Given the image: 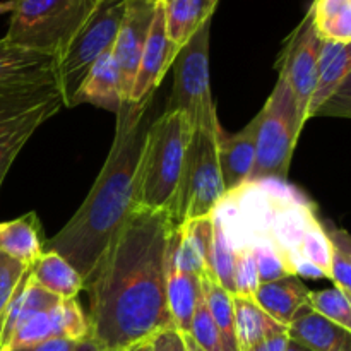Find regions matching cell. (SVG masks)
<instances>
[{"label": "cell", "mask_w": 351, "mask_h": 351, "mask_svg": "<svg viewBox=\"0 0 351 351\" xmlns=\"http://www.w3.org/2000/svg\"><path fill=\"white\" fill-rule=\"evenodd\" d=\"M77 343L69 341V339H51V341L41 343L36 346H27V348L10 350V351H75Z\"/></svg>", "instance_id": "d590c367"}, {"label": "cell", "mask_w": 351, "mask_h": 351, "mask_svg": "<svg viewBox=\"0 0 351 351\" xmlns=\"http://www.w3.org/2000/svg\"><path fill=\"white\" fill-rule=\"evenodd\" d=\"M288 345V335L285 332H278V335L271 336V338L264 339V341L257 343V345L250 346L242 351H285Z\"/></svg>", "instance_id": "e575fe53"}, {"label": "cell", "mask_w": 351, "mask_h": 351, "mask_svg": "<svg viewBox=\"0 0 351 351\" xmlns=\"http://www.w3.org/2000/svg\"><path fill=\"white\" fill-rule=\"evenodd\" d=\"M182 336H184V343H185V348H187V351H204L195 345V341L191 338V336L189 335H182Z\"/></svg>", "instance_id": "f35d334b"}, {"label": "cell", "mask_w": 351, "mask_h": 351, "mask_svg": "<svg viewBox=\"0 0 351 351\" xmlns=\"http://www.w3.org/2000/svg\"><path fill=\"white\" fill-rule=\"evenodd\" d=\"M321 47L322 38L315 31L311 10H307L304 19L285 40L276 62L278 74L287 81L293 96L302 127L307 123V106L314 93L315 81H317V62Z\"/></svg>", "instance_id": "30bf717a"}, {"label": "cell", "mask_w": 351, "mask_h": 351, "mask_svg": "<svg viewBox=\"0 0 351 351\" xmlns=\"http://www.w3.org/2000/svg\"><path fill=\"white\" fill-rule=\"evenodd\" d=\"M151 101L129 103L117 112L113 144L81 208L45 242L86 281L127 216L137 204L139 165L149 127Z\"/></svg>", "instance_id": "7a4b0ae2"}, {"label": "cell", "mask_w": 351, "mask_h": 351, "mask_svg": "<svg viewBox=\"0 0 351 351\" xmlns=\"http://www.w3.org/2000/svg\"><path fill=\"white\" fill-rule=\"evenodd\" d=\"M57 57L0 40V88L3 86H34L55 81Z\"/></svg>", "instance_id": "2e32d148"}, {"label": "cell", "mask_w": 351, "mask_h": 351, "mask_svg": "<svg viewBox=\"0 0 351 351\" xmlns=\"http://www.w3.org/2000/svg\"><path fill=\"white\" fill-rule=\"evenodd\" d=\"M343 351H351V345H348V346H346V348H345V350H343Z\"/></svg>", "instance_id": "60d3db41"}, {"label": "cell", "mask_w": 351, "mask_h": 351, "mask_svg": "<svg viewBox=\"0 0 351 351\" xmlns=\"http://www.w3.org/2000/svg\"><path fill=\"white\" fill-rule=\"evenodd\" d=\"M75 351H101L96 346V343L91 338H86L84 341H79L75 346Z\"/></svg>", "instance_id": "8d00e7d4"}, {"label": "cell", "mask_w": 351, "mask_h": 351, "mask_svg": "<svg viewBox=\"0 0 351 351\" xmlns=\"http://www.w3.org/2000/svg\"><path fill=\"white\" fill-rule=\"evenodd\" d=\"M202 293V278L194 273H185L168 266L167 276V305L173 328L187 335L194 317L195 305Z\"/></svg>", "instance_id": "603a6c76"}, {"label": "cell", "mask_w": 351, "mask_h": 351, "mask_svg": "<svg viewBox=\"0 0 351 351\" xmlns=\"http://www.w3.org/2000/svg\"><path fill=\"white\" fill-rule=\"evenodd\" d=\"M45 237L36 213L0 223V254L29 267L45 252Z\"/></svg>", "instance_id": "ffe728a7"}, {"label": "cell", "mask_w": 351, "mask_h": 351, "mask_svg": "<svg viewBox=\"0 0 351 351\" xmlns=\"http://www.w3.org/2000/svg\"><path fill=\"white\" fill-rule=\"evenodd\" d=\"M99 0H9L3 38L29 50L58 57Z\"/></svg>", "instance_id": "277c9868"}, {"label": "cell", "mask_w": 351, "mask_h": 351, "mask_svg": "<svg viewBox=\"0 0 351 351\" xmlns=\"http://www.w3.org/2000/svg\"><path fill=\"white\" fill-rule=\"evenodd\" d=\"M161 2H163V3H165V2H168V0H161Z\"/></svg>", "instance_id": "b9f144b4"}, {"label": "cell", "mask_w": 351, "mask_h": 351, "mask_svg": "<svg viewBox=\"0 0 351 351\" xmlns=\"http://www.w3.org/2000/svg\"><path fill=\"white\" fill-rule=\"evenodd\" d=\"M125 2L127 0H99L91 16L82 23L57 57L55 81L65 108H71L74 95L96 60L113 47L125 12Z\"/></svg>", "instance_id": "ba28073f"}, {"label": "cell", "mask_w": 351, "mask_h": 351, "mask_svg": "<svg viewBox=\"0 0 351 351\" xmlns=\"http://www.w3.org/2000/svg\"><path fill=\"white\" fill-rule=\"evenodd\" d=\"M192 127L184 113L165 110L149 123L139 165L137 204L168 215L178 194Z\"/></svg>", "instance_id": "3957f363"}, {"label": "cell", "mask_w": 351, "mask_h": 351, "mask_svg": "<svg viewBox=\"0 0 351 351\" xmlns=\"http://www.w3.org/2000/svg\"><path fill=\"white\" fill-rule=\"evenodd\" d=\"M308 293L311 290L297 276H287L261 283L252 298L269 317L288 326L298 308L307 304Z\"/></svg>", "instance_id": "44dd1931"}, {"label": "cell", "mask_w": 351, "mask_h": 351, "mask_svg": "<svg viewBox=\"0 0 351 351\" xmlns=\"http://www.w3.org/2000/svg\"><path fill=\"white\" fill-rule=\"evenodd\" d=\"M232 245L233 250H235V276H233L235 278V295L254 297L256 290L259 288L261 281L252 250L245 243L232 242Z\"/></svg>", "instance_id": "1f68e13d"}, {"label": "cell", "mask_w": 351, "mask_h": 351, "mask_svg": "<svg viewBox=\"0 0 351 351\" xmlns=\"http://www.w3.org/2000/svg\"><path fill=\"white\" fill-rule=\"evenodd\" d=\"M287 335L291 341L311 351H343L351 345V332L312 311L308 304L300 307L290 324Z\"/></svg>", "instance_id": "e0dca14e"}, {"label": "cell", "mask_w": 351, "mask_h": 351, "mask_svg": "<svg viewBox=\"0 0 351 351\" xmlns=\"http://www.w3.org/2000/svg\"><path fill=\"white\" fill-rule=\"evenodd\" d=\"M62 108L57 82L0 88V189L24 144Z\"/></svg>", "instance_id": "52a82bcc"}, {"label": "cell", "mask_w": 351, "mask_h": 351, "mask_svg": "<svg viewBox=\"0 0 351 351\" xmlns=\"http://www.w3.org/2000/svg\"><path fill=\"white\" fill-rule=\"evenodd\" d=\"M122 351H153V348H151L149 339H144V341L134 343V345L127 346V348L122 350Z\"/></svg>", "instance_id": "74e56055"}, {"label": "cell", "mask_w": 351, "mask_h": 351, "mask_svg": "<svg viewBox=\"0 0 351 351\" xmlns=\"http://www.w3.org/2000/svg\"><path fill=\"white\" fill-rule=\"evenodd\" d=\"M235 311V336L239 351L250 348L278 332L287 331V326L280 324L266 314L252 297L232 295Z\"/></svg>", "instance_id": "d4e9b609"}, {"label": "cell", "mask_w": 351, "mask_h": 351, "mask_svg": "<svg viewBox=\"0 0 351 351\" xmlns=\"http://www.w3.org/2000/svg\"><path fill=\"white\" fill-rule=\"evenodd\" d=\"M308 10L322 40L351 43V0H314Z\"/></svg>", "instance_id": "484cf974"}, {"label": "cell", "mask_w": 351, "mask_h": 351, "mask_svg": "<svg viewBox=\"0 0 351 351\" xmlns=\"http://www.w3.org/2000/svg\"><path fill=\"white\" fill-rule=\"evenodd\" d=\"M95 105L98 108L108 110V112L115 113L123 106L122 93H120V82H119V72H117V65L113 62L112 48L101 55L93 65L89 74L79 86L77 93L74 95L71 108L77 105Z\"/></svg>", "instance_id": "ac0fdd59"}, {"label": "cell", "mask_w": 351, "mask_h": 351, "mask_svg": "<svg viewBox=\"0 0 351 351\" xmlns=\"http://www.w3.org/2000/svg\"><path fill=\"white\" fill-rule=\"evenodd\" d=\"M175 228L165 211L136 206L99 257L84 290L89 338L101 351H122L175 329L167 305Z\"/></svg>", "instance_id": "6da1fadb"}, {"label": "cell", "mask_w": 351, "mask_h": 351, "mask_svg": "<svg viewBox=\"0 0 351 351\" xmlns=\"http://www.w3.org/2000/svg\"><path fill=\"white\" fill-rule=\"evenodd\" d=\"M307 304L319 315L351 332V298L345 297L338 288L311 291Z\"/></svg>", "instance_id": "f1b7e54d"}, {"label": "cell", "mask_w": 351, "mask_h": 351, "mask_svg": "<svg viewBox=\"0 0 351 351\" xmlns=\"http://www.w3.org/2000/svg\"><path fill=\"white\" fill-rule=\"evenodd\" d=\"M153 351H187L184 336L177 329H165L149 338Z\"/></svg>", "instance_id": "836d02e7"}, {"label": "cell", "mask_w": 351, "mask_h": 351, "mask_svg": "<svg viewBox=\"0 0 351 351\" xmlns=\"http://www.w3.org/2000/svg\"><path fill=\"white\" fill-rule=\"evenodd\" d=\"M178 50L180 48H177L168 40L167 26H165V7L163 2L158 0L149 34H147L146 45L141 55L130 103L153 101L154 91L161 84L165 74L173 65Z\"/></svg>", "instance_id": "5bb4252c"}, {"label": "cell", "mask_w": 351, "mask_h": 351, "mask_svg": "<svg viewBox=\"0 0 351 351\" xmlns=\"http://www.w3.org/2000/svg\"><path fill=\"white\" fill-rule=\"evenodd\" d=\"M158 0H127L125 12L119 33L112 47L113 62L117 65L123 105L132 99L134 82L139 69L141 55L149 34Z\"/></svg>", "instance_id": "7c38bea8"}, {"label": "cell", "mask_w": 351, "mask_h": 351, "mask_svg": "<svg viewBox=\"0 0 351 351\" xmlns=\"http://www.w3.org/2000/svg\"><path fill=\"white\" fill-rule=\"evenodd\" d=\"M29 276L45 291L60 300L77 298L84 290V280L69 264L67 259L53 250H47L29 266Z\"/></svg>", "instance_id": "7402d4cb"}, {"label": "cell", "mask_w": 351, "mask_h": 351, "mask_svg": "<svg viewBox=\"0 0 351 351\" xmlns=\"http://www.w3.org/2000/svg\"><path fill=\"white\" fill-rule=\"evenodd\" d=\"M89 338V324L77 298L60 300L55 307L40 312L24 322L12 335L3 351L27 348L51 339L84 341Z\"/></svg>", "instance_id": "4fadbf2b"}, {"label": "cell", "mask_w": 351, "mask_h": 351, "mask_svg": "<svg viewBox=\"0 0 351 351\" xmlns=\"http://www.w3.org/2000/svg\"><path fill=\"white\" fill-rule=\"evenodd\" d=\"M195 345L204 351H228L223 341V336L219 332L218 326H216L215 319H213L211 312H209L208 304H206L204 293H201V298L195 305L194 317H192L191 329L187 332Z\"/></svg>", "instance_id": "4dcf8cb0"}, {"label": "cell", "mask_w": 351, "mask_h": 351, "mask_svg": "<svg viewBox=\"0 0 351 351\" xmlns=\"http://www.w3.org/2000/svg\"><path fill=\"white\" fill-rule=\"evenodd\" d=\"M312 117H351V43L322 40L307 122Z\"/></svg>", "instance_id": "8fae6325"}, {"label": "cell", "mask_w": 351, "mask_h": 351, "mask_svg": "<svg viewBox=\"0 0 351 351\" xmlns=\"http://www.w3.org/2000/svg\"><path fill=\"white\" fill-rule=\"evenodd\" d=\"M259 115L254 117L240 132L233 136L223 134L221 127L216 136L218 165L226 194L239 191L249 182L256 161V139Z\"/></svg>", "instance_id": "9a60e30c"}, {"label": "cell", "mask_w": 351, "mask_h": 351, "mask_svg": "<svg viewBox=\"0 0 351 351\" xmlns=\"http://www.w3.org/2000/svg\"><path fill=\"white\" fill-rule=\"evenodd\" d=\"M211 23L206 21L173 60V88L167 110L184 113L191 127L218 125L216 103L209 84V40Z\"/></svg>", "instance_id": "9c48e42d"}, {"label": "cell", "mask_w": 351, "mask_h": 351, "mask_svg": "<svg viewBox=\"0 0 351 351\" xmlns=\"http://www.w3.org/2000/svg\"><path fill=\"white\" fill-rule=\"evenodd\" d=\"M218 130L219 123L192 129L180 187L168 213L175 226H180L187 219L215 215L226 197L218 165Z\"/></svg>", "instance_id": "8992f818"}, {"label": "cell", "mask_w": 351, "mask_h": 351, "mask_svg": "<svg viewBox=\"0 0 351 351\" xmlns=\"http://www.w3.org/2000/svg\"><path fill=\"white\" fill-rule=\"evenodd\" d=\"M60 302V298L53 297L43 288L38 287L29 276V269L24 273L10 298L9 305L5 308L2 322H0V351L7 346L9 339L12 338L14 332L21 328L26 321L34 317L40 312L48 311L55 307Z\"/></svg>", "instance_id": "d6986e66"}, {"label": "cell", "mask_w": 351, "mask_h": 351, "mask_svg": "<svg viewBox=\"0 0 351 351\" xmlns=\"http://www.w3.org/2000/svg\"><path fill=\"white\" fill-rule=\"evenodd\" d=\"M202 293L209 312L223 336V341L228 351H239L235 336V311H233L232 293L219 287L211 278H202Z\"/></svg>", "instance_id": "4316f807"}, {"label": "cell", "mask_w": 351, "mask_h": 351, "mask_svg": "<svg viewBox=\"0 0 351 351\" xmlns=\"http://www.w3.org/2000/svg\"><path fill=\"white\" fill-rule=\"evenodd\" d=\"M285 351H311V350L305 348V346H302V345H298V343L291 341V339L288 338V345H287V350H285Z\"/></svg>", "instance_id": "ab89813d"}, {"label": "cell", "mask_w": 351, "mask_h": 351, "mask_svg": "<svg viewBox=\"0 0 351 351\" xmlns=\"http://www.w3.org/2000/svg\"><path fill=\"white\" fill-rule=\"evenodd\" d=\"M331 245L329 280L345 297L351 298V239L346 230L331 228L326 232Z\"/></svg>", "instance_id": "83f0119b"}, {"label": "cell", "mask_w": 351, "mask_h": 351, "mask_svg": "<svg viewBox=\"0 0 351 351\" xmlns=\"http://www.w3.org/2000/svg\"><path fill=\"white\" fill-rule=\"evenodd\" d=\"M215 218V216H213ZM213 276L221 288L235 295V250L223 226L215 218V245H213Z\"/></svg>", "instance_id": "f546056e"}, {"label": "cell", "mask_w": 351, "mask_h": 351, "mask_svg": "<svg viewBox=\"0 0 351 351\" xmlns=\"http://www.w3.org/2000/svg\"><path fill=\"white\" fill-rule=\"evenodd\" d=\"M257 115L256 161L247 184H285L304 127L298 120L290 88L281 75H278L273 93Z\"/></svg>", "instance_id": "5b68a950"}, {"label": "cell", "mask_w": 351, "mask_h": 351, "mask_svg": "<svg viewBox=\"0 0 351 351\" xmlns=\"http://www.w3.org/2000/svg\"><path fill=\"white\" fill-rule=\"evenodd\" d=\"M219 0H168L165 7L167 36L177 48H182L189 38L213 19Z\"/></svg>", "instance_id": "cb8c5ba5"}, {"label": "cell", "mask_w": 351, "mask_h": 351, "mask_svg": "<svg viewBox=\"0 0 351 351\" xmlns=\"http://www.w3.org/2000/svg\"><path fill=\"white\" fill-rule=\"evenodd\" d=\"M27 269H29L27 266H23L17 261L9 259V257L0 254V322H2L7 305H9L21 278L24 276Z\"/></svg>", "instance_id": "d6a6232c"}]
</instances>
